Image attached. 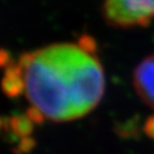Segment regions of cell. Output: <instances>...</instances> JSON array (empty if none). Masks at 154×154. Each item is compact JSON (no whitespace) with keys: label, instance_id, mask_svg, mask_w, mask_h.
Instances as JSON below:
<instances>
[{"label":"cell","instance_id":"1","mask_svg":"<svg viewBox=\"0 0 154 154\" xmlns=\"http://www.w3.org/2000/svg\"><path fill=\"white\" fill-rule=\"evenodd\" d=\"M104 86V72L90 36L78 44H52L23 54L3 80L9 95L26 96L30 119L55 123L90 113L100 103Z\"/></svg>","mask_w":154,"mask_h":154},{"label":"cell","instance_id":"2","mask_svg":"<svg viewBox=\"0 0 154 154\" xmlns=\"http://www.w3.org/2000/svg\"><path fill=\"white\" fill-rule=\"evenodd\" d=\"M103 15L115 27H146L154 18V0H104Z\"/></svg>","mask_w":154,"mask_h":154},{"label":"cell","instance_id":"3","mask_svg":"<svg viewBox=\"0 0 154 154\" xmlns=\"http://www.w3.org/2000/svg\"><path fill=\"white\" fill-rule=\"evenodd\" d=\"M132 80L138 97L154 109V52L137 64Z\"/></svg>","mask_w":154,"mask_h":154}]
</instances>
